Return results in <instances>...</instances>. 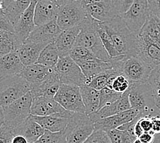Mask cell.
<instances>
[{
	"label": "cell",
	"mask_w": 160,
	"mask_h": 143,
	"mask_svg": "<svg viewBox=\"0 0 160 143\" xmlns=\"http://www.w3.org/2000/svg\"><path fill=\"white\" fill-rule=\"evenodd\" d=\"M103 24L120 54L138 55V36L129 30L121 16H116Z\"/></svg>",
	"instance_id": "6da1fadb"
},
{
	"label": "cell",
	"mask_w": 160,
	"mask_h": 143,
	"mask_svg": "<svg viewBox=\"0 0 160 143\" xmlns=\"http://www.w3.org/2000/svg\"><path fill=\"white\" fill-rule=\"evenodd\" d=\"M110 63L120 74L124 75L131 83H147L152 69L138 55H120L111 58Z\"/></svg>",
	"instance_id": "7a4b0ae2"
},
{
	"label": "cell",
	"mask_w": 160,
	"mask_h": 143,
	"mask_svg": "<svg viewBox=\"0 0 160 143\" xmlns=\"http://www.w3.org/2000/svg\"><path fill=\"white\" fill-rule=\"evenodd\" d=\"M98 22L87 14V17L79 24L80 32L75 45L88 49L97 58L110 62L111 58L104 47L97 30Z\"/></svg>",
	"instance_id": "3957f363"
},
{
	"label": "cell",
	"mask_w": 160,
	"mask_h": 143,
	"mask_svg": "<svg viewBox=\"0 0 160 143\" xmlns=\"http://www.w3.org/2000/svg\"><path fill=\"white\" fill-rule=\"evenodd\" d=\"M129 99L132 109L136 110L142 117L160 115V110L156 106L152 88L148 83H131Z\"/></svg>",
	"instance_id": "277c9868"
},
{
	"label": "cell",
	"mask_w": 160,
	"mask_h": 143,
	"mask_svg": "<svg viewBox=\"0 0 160 143\" xmlns=\"http://www.w3.org/2000/svg\"><path fill=\"white\" fill-rule=\"evenodd\" d=\"M30 91V84L21 74L0 80V107L11 104Z\"/></svg>",
	"instance_id": "5b68a950"
},
{
	"label": "cell",
	"mask_w": 160,
	"mask_h": 143,
	"mask_svg": "<svg viewBox=\"0 0 160 143\" xmlns=\"http://www.w3.org/2000/svg\"><path fill=\"white\" fill-rule=\"evenodd\" d=\"M94 130V124L87 113L72 112L64 130L67 143H83Z\"/></svg>",
	"instance_id": "8992f818"
},
{
	"label": "cell",
	"mask_w": 160,
	"mask_h": 143,
	"mask_svg": "<svg viewBox=\"0 0 160 143\" xmlns=\"http://www.w3.org/2000/svg\"><path fill=\"white\" fill-rule=\"evenodd\" d=\"M32 99L31 93L28 92L11 104L1 107L6 125L14 130L27 120L31 115Z\"/></svg>",
	"instance_id": "52a82bcc"
},
{
	"label": "cell",
	"mask_w": 160,
	"mask_h": 143,
	"mask_svg": "<svg viewBox=\"0 0 160 143\" xmlns=\"http://www.w3.org/2000/svg\"><path fill=\"white\" fill-rule=\"evenodd\" d=\"M54 69L62 83L78 87L86 85V76L78 64L69 56L60 57Z\"/></svg>",
	"instance_id": "ba28073f"
},
{
	"label": "cell",
	"mask_w": 160,
	"mask_h": 143,
	"mask_svg": "<svg viewBox=\"0 0 160 143\" xmlns=\"http://www.w3.org/2000/svg\"><path fill=\"white\" fill-rule=\"evenodd\" d=\"M151 12L148 0H135L130 8L121 15L127 26L138 36Z\"/></svg>",
	"instance_id": "9c48e42d"
},
{
	"label": "cell",
	"mask_w": 160,
	"mask_h": 143,
	"mask_svg": "<svg viewBox=\"0 0 160 143\" xmlns=\"http://www.w3.org/2000/svg\"><path fill=\"white\" fill-rule=\"evenodd\" d=\"M54 100L67 111L86 113L80 87L78 86L62 83L59 90L54 97Z\"/></svg>",
	"instance_id": "30bf717a"
},
{
	"label": "cell",
	"mask_w": 160,
	"mask_h": 143,
	"mask_svg": "<svg viewBox=\"0 0 160 143\" xmlns=\"http://www.w3.org/2000/svg\"><path fill=\"white\" fill-rule=\"evenodd\" d=\"M86 17L84 7L75 1L60 6L56 21L61 30H65L77 26Z\"/></svg>",
	"instance_id": "8fae6325"
},
{
	"label": "cell",
	"mask_w": 160,
	"mask_h": 143,
	"mask_svg": "<svg viewBox=\"0 0 160 143\" xmlns=\"http://www.w3.org/2000/svg\"><path fill=\"white\" fill-rule=\"evenodd\" d=\"M138 55L153 69L160 65V43L147 36H138Z\"/></svg>",
	"instance_id": "7c38bea8"
},
{
	"label": "cell",
	"mask_w": 160,
	"mask_h": 143,
	"mask_svg": "<svg viewBox=\"0 0 160 143\" xmlns=\"http://www.w3.org/2000/svg\"><path fill=\"white\" fill-rule=\"evenodd\" d=\"M139 115V112L133 109L119 113L106 118L97 120L94 123V129H101L105 132L118 129L122 124H126L135 119Z\"/></svg>",
	"instance_id": "4fadbf2b"
},
{
	"label": "cell",
	"mask_w": 160,
	"mask_h": 143,
	"mask_svg": "<svg viewBox=\"0 0 160 143\" xmlns=\"http://www.w3.org/2000/svg\"><path fill=\"white\" fill-rule=\"evenodd\" d=\"M36 3L37 0H31L30 6L21 16L14 26V33L22 43L26 41L36 27L34 24V10Z\"/></svg>",
	"instance_id": "5bb4252c"
},
{
	"label": "cell",
	"mask_w": 160,
	"mask_h": 143,
	"mask_svg": "<svg viewBox=\"0 0 160 143\" xmlns=\"http://www.w3.org/2000/svg\"><path fill=\"white\" fill-rule=\"evenodd\" d=\"M62 32V30L58 26L56 19H54L45 25L36 26L25 42L44 43L49 45L55 42Z\"/></svg>",
	"instance_id": "9a60e30c"
},
{
	"label": "cell",
	"mask_w": 160,
	"mask_h": 143,
	"mask_svg": "<svg viewBox=\"0 0 160 143\" xmlns=\"http://www.w3.org/2000/svg\"><path fill=\"white\" fill-rule=\"evenodd\" d=\"M72 112L65 110L63 112L54 113L47 116H36L31 115L36 123L45 130L52 132H59L66 129Z\"/></svg>",
	"instance_id": "2e32d148"
},
{
	"label": "cell",
	"mask_w": 160,
	"mask_h": 143,
	"mask_svg": "<svg viewBox=\"0 0 160 143\" xmlns=\"http://www.w3.org/2000/svg\"><path fill=\"white\" fill-rule=\"evenodd\" d=\"M56 72L53 68L46 67L38 63L25 66L21 75L30 84V87H34L42 83Z\"/></svg>",
	"instance_id": "e0dca14e"
},
{
	"label": "cell",
	"mask_w": 160,
	"mask_h": 143,
	"mask_svg": "<svg viewBox=\"0 0 160 143\" xmlns=\"http://www.w3.org/2000/svg\"><path fill=\"white\" fill-rule=\"evenodd\" d=\"M132 109L129 99V90L122 94L118 100L108 105L105 106L103 108L98 110L88 115L91 120L94 123L97 120L106 118L113 115L118 114L119 113L127 111Z\"/></svg>",
	"instance_id": "ac0fdd59"
},
{
	"label": "cell",
	"mask_w": 160,
	"mask_h": 143,
	"mask_svg": "<svg viewBox=\"0 0 160 143\" xmlns=\"http://www.w3.org/2000/svg\"><path fill=\"white\" fill-rule=\"evenodd\" d=\"M60 6L43 0H37L34 10V24L36 26H41L56 19Z\"/></svg>",
	"instance_id": "d6986e66"
},
{
	"label": "cell",
	"mask_w": 160,
	"mask_h": 143,
	"mask_svg": "<svg viewBox=\"0 0 160 143\" xmlns=\"http://www.w3.org/2000/svg\"><path fill=\"white\" fill-rule=\"evenodd\" d=\"M64 109L54 98L45 96L34 97L32 99L31 115L36 116H47L54 113L63 112Z\"/></svg>",
	"instance_id": "ffe728a7"
},
{
	"label": "cell",
	"mask_w": 160,
	"mask_h": 143,
	"mask_svg": "<svg viewBox=\"0 0 160 143\" xmlns=\"http://www.w3.org/2000/svg\"><path fill=\"white\" fill-rule=\"evenodd\" d=\"M84 9L88 15L100 22H105L118 16L112 5V0L86 5Z\"/></svg>",
	"instance_id": "44dd1931"
},
{
	"label": "cell",
	"mask_w": 160,
	"mask_h": 143,
	"mask_svg": "<svg viewBox=\"0 0 160 143\" xmlns=\"http://www.w3.org/2000/svg\"><path fill=\"white\" fill-rule=\"evenodd\" d=\"M24 68L17 52H10L0 57V80L21 74Z\"/></svg>",
	"instance_id": "7402d4cb"
},
{
	"label": "cell",
	"mask_w": 160,
	"mask_h": 143,
	"mask_svg": "<svg viewBox=\"0 0 160 143\" xmlns=\"http://www.w3.org/2000/svg\"><path fill=\"white\" fill-rule=\"evenodd\" d=\"M80 32L79 25L68 30H62L55 41V44L59 52L60 57L68 56L69 52L75 46L76 40Z\"/></svg>",
	"instance_id": "603a6c76"
},
{
	"label": "cell",
	"mask_w": 160,
	"mask_h": 143,
	"mask_svg": "<svg viewBox=\"0 0 160 143\" xmlns=\"http://www.w3.org/2000/svg\"><path fill=\"white\" fill-rule=\"evenodd\" d=\"M48 44L44 43L24 42L17 50V53L24 66L36 63L42 51Z\"/></svg>",
	"instance_id": "cb8c5ba5"
},
{
	"label": "cell",
	"mask_w": 160,
	"mask_h": 143,
	"mask_svg": "<svg viewBox=\"0 0 160 143\" xmlns=\"http://www.w3.org/2000/svg\"><path fill=\"white\" fill-rule=\"evenodd\" d=\"M45 129L32 118L31 115L27 120L14 130V135H21L27 139L29 143L37 142L44 134Z\"/></svg>",
	"instance_id": "d4e9b609"
},
{
	"label": "cell",
	"mask_w": 160,
	"mask_h": 143,
	"mask_svg": "<svg viewBox=\"0 0 160 143\" xmlns=\"http://www.w3.org/2000/svg\"><path fill=\"white\" fill-rule=\"evenodd\" d=\"M30 3L31 0H5L2 2V10L14 26Z\"/></svg>",
	"instance_id": "484cf974"
},
{
	"label": "cell",
	"mask_w": 160,
	"mask_h": 143,
	"mask_svg": "<svg viewBox=\"0 0 160 143\" xmlns=\"http://www.w3.org/2000/svg\"><path fill=\"white\" fill-rule=\"evenodd\" d=\"M78 64L86 76V80L91 79L113 68L110 62H105L97 58L80 62Z\"/></svg>",
	"instance_id": "4316f807"
},
{
	"label": "cell",
	"mask_w": 160,
	"mask_h": 143,
	"mask_svg": "<svg viewBox=\"0 0 160 143\" xmlns=\"http://www.w3.org/2000/svg\"><path fill=\"white\" fill-rule=\"evenodd\" d=\"M80 87L83 102L88 115L99 110L100 105V91H97L87 85Z\"/></svg>",
	"instance_id": "83f0119b"
},
{
	"label": "cell",
	"mask_w": 160,
	"mask_h": 143,
	"mask_svg": "<svg viewBox=\"0 0 160 143\" xmlns=\"http://www.w3.org/2000/svg\"><path fill=\"white\" fill-rule=\"evenodd\" d=\"M23 43L15 33L0 30V57L12 52H17Z\"/></svg>",
	"instance_id": "f1b7e54d"
},
{
	"label": "cell",
	"mask_w": 160,
	"mask_h": 143,
	"mask_svg": "<svg viewBox=\"0 0 160 143\" xmlns=\"http://www.w3.org/2000/svg\"><path fill=\"white\" fill-rule=\"evenodd\" d=\"M60 58V54L55 43H52L47 46L42 51L36 63L54 68Z\"/></svg>",
	"instance_id": "f546056e"
},
{
	"label": "cell",
	"mask_w": 160,
	"mask_h": 143,
	"mask_svg": "<svg viewBox=\"0 0 160 143\" xmlns=\"http://www.w3.org/2000/svg\"><path fill=\"white\" fill-rule=\"evenodd\" d=\"M139 35H145L160 43V19L153 14H151L142 28Z\"/></svg>",
	"instance_id": "4dcf8cb0"
},
{
	"label": "cell",
	"mask_w": 160,
	"mask_h": 143,
	"mask_svg": "<svg viewBox=\"0 0 160 143\" xmlns=\"http://www.w3.org/2000/svg\"><path fill=\"white\" fill-rule=\"evenodd\" d=\"M97 30L99 32L100 38L101 39V41L103 43V45L108 52L109 56L110 57V58H114L120 56L121 54L118 53L117 50L116 49L114 43L113 41H112L110 35L108 34L107 30H105L103 22H98Z\"/></svg>",
	"instance_id": "1f68e13d"
},
{
	"label": "cell",
	"mask_w": 160,
	"mask_h": 143,
	"mask_svg": "<svg viewBox=\"0 0 160 143\" xmlns=\"http://www.w3.org/2000/svg\"><path fill=\"white\" fill-rule=\"evenodd\" d=\"M148 83L152 88L156 106L160 110V65L152 70Z\"/></svg>",
	"instance_id": "d6a6232c"
},
{
	"label": "cell",
	"mask_w": 160,
	"mask_h": 143,
	"mask_svg": "<svg viewBox=\"0 0 160 143\" xmlns=\"http://www.w3.org/2000/svg\"><path fill=\"white\" fill-rule=\"evenodd\" d=\"M68 56L77 63L96 58L88 49L76 45L70 51Z\"/></svg>",
	"instance_id": "836d02e7"
},
{
	"label": "cell",
	"mask_w": 160,
	"mask_h": 143,
	"mask_svg": "<svg viewBox=\"0 0 160 143\" xmlns=\"http://www.w3.org/2000/svg\"><path fill=\"white\" fill-rule=\"evenodd\" d=\"M122 94L118 93L108 87H105L100 91V105L99 110L106 105L113 103L121 97Z\"/></svg>",
	"instance_id": "e575fe53"
},
{
	"label": "cell",
	"mask_w": 160,
	"mask_h": 143,
	"mask_svg": "<svg viewBox=\"0 0 160 143\" xmlns=\"http://www.w3.org/2000/svg\"><path fill=\"white\" fill-rule=\"evenodd\" d=\"M38 143H67L65 131L52 132L45 130L44 134L38 140Z\"/></svg>",
	"instance_id": "d590c367"
},
{
	"label": "cell",
	"mask_w": 160,
	"mask_h": 143,
	"mask_svg": "<svg viewBox=\"0 0 160 143\" xmlns=\"http://www.w3.org/2000/svg\"><path fill=\"white\" fill-rule=\"evenodd\" d=\"M107 133L112 143H133L136 140L127 131L115 129Z\"/></svg>",
	"instance_id": "8d00e7d4"
},
{
	"label": "cell",
	"mask_w": 160,
	"mask_h": 143,
	"mask_svg": "<svg viewBox=\"0 0 160 143\" xmlns=\"http://www.w3.org/2000/svg\"><path fill=\"white\" fill-rule=\"evenodd\" d=\"M131 82L124 75H118L116 77L112 83V90L118 93L123 94L129 90Z\"/></svg>",
	"instance_id": "74e56055"
},
{
	"label": "cell",
	"mask_w": 160,
	"mask_h": 143,
	"mask_svg": "<svg viewBox=\"0 0 160 143\" xmlns=\"http://www.w3.org/2000/svg\"><path fill=\"white\" fill-rule=\"evenodd\" d=\"M83 143H112L107 132L101 129H94L92 134Z\"/></svg>",
	"instance_id": "f35d334b"
},
{
	"label": "cell",
	"mask_w": 160,
	"mask_h": 143,
	"mask_svg": "<svg viewBox=\"0 0 160 143\" xmlns=\"http://www.w3.org/2000/svg\"><path fill=\"white\" fill-rule=\"evenodd\" d=\"M135 0H112V5L118 15L121 16L132 6Z\"/></svg>",
	"instance_id": "ab89813d"
},
{
	"label": "cell",
	"mask_w": 160,
	"mask_h": 143,
	"mask_svg": "<svg viewBox=\"0 0 160 143\" xmlns=\"http://www.w3.org/2000/svg\"><path fill=\"white\" fill-rule=\"evenodd\" d=\"M14 135V129L3 124L0 129V143H11Z\"/></svg>",
	"instance_id": "60d3db41"
},
{
	"label": "cell",
	"mask_w": 160,
	"mask_h": 143,
	"mask_svg": "<svg viewBox=\"0 0 160 143\" xmlns=\"http://www.w3.org/2000/svg\"><path fill=\"white\" fill-rule=\"evenodd\" d=\"M0 30H6L14 33V25L5 15L3 10L0 11Z\"/></svg>",
	"instance_id": "b9f144b4"
},
{
	"label": "cell",
	"mask_w": 160,
	"mask_h": 143,
	"mask_svg": "<svg viewBox=\"0 0 160 143\" xmlns=\"http://www.w3.org/2000/svg\"><path fill=\"white\" fill-rule=\"evenodd\" d=\"M141 127L142 128L144 132H148L152 135H155V134L152 132V122L151 120V116H144L141 117V118L138 120Z\"/></svg>",
	"instance_id": "7bdbcfd3"
},
{
	"label": "cell",
	"mask_w": 160,
	"mask_h": 143,
	"mask_svg": "<svg viewBox=\"0 0 160 143\" xmlns=\"http://www.w3.org/2000/svg\"><path fill=\"white\" fill-rule=\"evenodd\" d=\"M148 2L151 13L160 19V0H148Z\"/></svg>",
	"instance_id": "ee69618b"
},
{
	"label": "cell",
	"mask_w": 160,
	"mask_h": 143,
	"mask_svg": "<svg viewBox=\"0 0 160 143\" xmlns=\"http://www.w3.org/2000/svg\"><path fill=\"white\" fill-rule=\"evenodd\" d=\"M152 122V132L155 135L160 134V115L151 116Z\"/></svg>",
	"instance_id": "f6af8a7d"
},
{
	"label": "cell",
	"mask_w": 160,
	"mask_h": 143,
	"mask_svg": "<svg viewBox=\"0 0 160 143\" xmlns=\"http://www.w3.org/2000/svg\"><path fill=\"white\" fill-rule=\"evenodd\" d=\"M155 135L148 132H144L138 139L143 143H152L155 140Z\"/></svg>",
	"instance_id": "bcb514c9"
},
{
	"label": "cell",
	"mask_w": 160,
	"mask_h": 143,
	"mask_svg": "<svg viewBox=\"0 0 160 143\" xmlns=\"http://www.w3.org/2000/svg\"><path fill=\"white\" fill-rule=\"evenodd\" d=\"M11 143H29L27 139L21 135H14L12 139Z\"/></svg>",
	"instance_id": "7dc6e473"
},
{
	"label": "cell",
	"mask_w": 160,
	"mask_h": 143,
	"mask_svg": "<svg viewBox=\"0 0 160 143\" xmlns=\"http://www.w3.org/2000/svg\"><path fill=\"white\" fill-rule=\"evenodd\" d=\"M134 133H135V135L137 137V138H139L140 135L144 133V130L142 129V128L141 127L139 122H138V120L136 123L135 127H134Z\"/></svg>",
	"instance_id": "c3c4849f"
},
{
	"label": "cell",
	"mask_w": 160,
	"mask_h": 143,
	"mask_svg": "<svg viewBox=\"0 0 160 143\" xmlns=\"http://www.w3.org/2000/svg\"><path fill=\"white\" fill-rule=\"evenodd\" d=\"M76 1L79 2L82 6H85L86 5L92 4V3H98V2L107 1V0H76Z\"/></svg>",
	"instance_id": "681fc988"
},
{
	"label": "cell",
	"mask_w": 160,
	"mask_h": 143,
	"mask_svg": "<svg viewBox=\"0 0 160 143\" xmlns=\"http://www.w3.org/2000/svg\"><path fill=\"white\" fill-rule=\"evenodd\" d=\"M75 1H76V0H56L58 5H59L60 6L67 4V3H69L72 2H75Z\"/></svg>",
	"instance_id": "f907efd6"
},
{
	"label": "cell",
	"mask_w": 160,
	"mask_h": 143,
	"mask_svg": "<svg viewBox=\"0 0 160 143\" xmlns=\"http://www.w3.org/2000/svg\"><path fill=\"white\" fill-rule=\"evenodd\" d=\"M3 124H4V117H3L2 107H0V129H1Z\"/></svg>",
	"instance_id": "816d5d0a"
},
{
	"label": "cell",
	"mask_w": 160,
	"mask_h": 143,
	"mask_svg": "<svg viewBox=\"0 0 160 143\" xmlns=\"http://www.w3.org/2000/svg\"><path fill=\"white\" fill-rule=\"evenodd\" d=\"M152 143H160V134L155 135V140Z\"/></svg>",
	"instance_id": "f5cc1de1"
},
{
	"label": "cell",
	"mask_w": 160,
	"mask_h": 143,
	"mask_svg": "<svg viewBox=\"0 0 160 143\" xmlns=\"http://www.w3.org/2000/svg\"><path fill=\"white\" fill-rule=\"evenodd\" d=\"M133 143H143V142H141V141H140L138 138H137L136 140L133 142Z\"/></svg>",
	"instance_id": "db71d44e"
},
{
	"label": "cell",
	"mask_w": 160,
	"mask_h": 143,
	"mask_svg": "<svg viewBox=\"0 0 160 143\" xmlns=\"http://www.w3.org/2000/svg\"><path fill=\"white\" fill-rule=\"evenodd\" d=\"M43 1H48V2H53V3H57L56 0H43ZM58 4V3H57Z\"/></svg>",
	"instance_id": "11a10c76"
},
{
	"label": "cell",
	"mask_w": 160,
	"mask_h": 143,
	"mask_svg": "<svg viewBox=\"0 0 160 143\" xmlns=\"http://www.w3.org/2000/svg\"><path fill=\"white\" fill-rule=\"evenodd\" d=\"M2 8H3V3L1 0H0V11L2 10Z\"/></svg>",
	"instance_id": "9f6ffc18"
},
{
	"label": "cell",
	"mask_w": 160,
	"mask_h": 143,
	"mask_svg": "<svg viewBox=\"0 0 160 143\" xmlns=\"http://www.w3.org/2000/svg\"><path fill=\"white\" fill-rule=\"evenodd\" d=\"M1 1H2V2H3V1H5V0H1Z\"/></svg>",
	"instance_id": "6f0895ef"
},
{
	"label": "cell",
	"mask_w": 160,
	"mask_h": 143,
	"mask_svg": "<svg viewBox=\"0 0 160 143\" xmlns=\"http://www.w3.org/2000/svg\"><path fill=\"white\" fill-rule=\"evenodd\" d=\"M34 143H38V141H37V142H34Z\"/></svg>",
	"instance_id": "680465c9"
}]
</instances>
